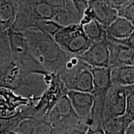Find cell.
I'll return each mask as SVG.
<instances>
[{
  "instance_id": "6da1fadb",
  "label": "cell",
  "mask_w": 134,
  "mask_h": 134,
  "mask_svg": "<svg viewBox=\"0 0 134 134\" xmlns=\"http://www.w3.org/2000/svg\"><path fill=\"white\" fill-rule=\"evenodd\" d=\"M34 58L49 74L58 73L64 67L71 55L61 49L54 38L36 28L23 32Z\"/></svg>"
},
{
  "instance_id": "7a4b0ae2",
  "label": "cell",
  "mask_w": 134,
  "mask_h": 134,
  "mask_svg": "<svg viewBox=\"0 0 134 134\" xmlns=\"http://www.w3.org/2000/svg\"><path fill=\"white\" fill-rule=\"evenodd\" d=\"M19 6L16 19L11 29L23 32L34 28L36 23L40 20H53L55 14L49 0L18 1Z\"/></svg>"
},
{
  "instance_id": "3957f363",
  "label": "cell",
  "mask_w": 134,
  "mask_h": 134,
  "mask_svg": "<svg viewBox=\"0 0 134 134\" xmlns=\"http://www.w3.org/2000/svg\"><path fill=\"white\" fill-rule=\"evenodd\" d=\"M57 74L68 91L91 93L93 90L91 67L78 56L71 55L64 67Z\"/></svg>"
},
{
  "instance_id": "277c9868",
  "label": "cell",
  "mask_w": 134,
  "mask_h": 134,
  "mask_svg": "<svg viewBox=\"0 0 134 134\" xmlns=\"http://www.w3.org/2000/svg\"><path fill=\"white\" fill-rule=\"evenodd\" d=\"M93 89L91 92L93 98V106L88 127L103 129L105 100L109 89L111 86L110 68H91Z\"/></svg>"
},
{
  "instance_id": "5b68a950",
  "label": "cell",
  "mask_w": 134,
  "mask_h": 134,
  "mask_svg": "<svg viewBox=\"0 0 134 134\" xmlns=\"http://www.w3.org/2000/svg\"><path fill=\"white\" fill-rule=\"evenodd\" d=\"M7 34L11 57L29 74H49L34 58L24 34L11 29L8 30Z\"/></svg>"
},
{
  "instance_id": "8992f818",
  "label": "cell",
  "mask_w": 134,
  "mask_h": 134,
  "mask_svg": "<svg viewBox=\"0 0 134 134\" xmlns=\"http://www.w3.org/2000/svg\"><path fill=\"white\" fill-rule=\"evenodd\" d=\"M53 38L65 52L75 56H80L92 44L80 24L63 27Z\"/></svg>"
},
{
  "instance_id": "52a82bcc",
  "label": "cell",
  "mask_w": 134,
  "mask_h": 134,
  "mask_svg": "<svg viewBox=\"0 0 134 134\" xmlns=\"http://www.w3.org/2000/svg\"><path fill=\"white\" fill-rule=\"evenodd\" d=\"M68 90L57 73L52 74L48 88L32 109V117H48L52 109Z\"/></svg>"
},
{
  "instance_id": "ba28073f",
  "label": "cell",
  "mask_w": 134,
  "mask_h": 134,
  "mask_svg": "<svg viewBox=\"0 0 134 134\" xmlns=\"http://www.w3.org/2000/svg\"><path fill=\"white\" fill-rule=\"evenodd\" d=\"M127 94L125 86L112 85L105 100L103 121L124 115L126 109Z\"/></svg>"
},
{
  "instance_id": "9c48e42d",
  "label": "cell",
  "mask_w": 134,
  "mask_h": 134,
  "mask_svg": "<svg viewBox=\"0 0 134 134\" xmlns=\"http://www.w3.org/2000/svg\"><path fill=\"white\" fill-rule=\"evenodd\" d=\"M39 99L26 98L9 89L0 88V117L11 116L21 107L36 105Z\"/></svg>"
},
{
  "instance_id": "30bf717a",
  "label": "cell",
  "mask_w": 134,
  "mask_h": 134,
  "mask_svg": "<svg viewBox=\"0 0 134 134\" xmlns=\"http://www.w3.org/2000/svg\"><path fill=\"white\" fill-rule=\"evenodd\" d=\"M78 57L91 68H109V50L107 37L102 41L92 43L85 52Z\"/></svg>"
},
{
  "instance_id": "8fae6325",
  "label": "cell",
  "mask_w": 134,
  "mask_h": 134,
  "mask_svg": "<svg viewBox=\"0 0 134 134\" xmlns=\"http://www.w3.org/2000/svg\"><path fill=\"white\" fill-rule=\"evenodd\" d=\"M107 41L109 50V68L122 66H134V49L108 35Z\"/></svg>"
},
{
  "instance_id": "7c38bea8",
  "label": "cell",
  "mask_w": 134,
  "mask_h": 134,
  "mask_svg": "<svg viewBox=\"0 0 134 134\" xmlns=\"http://www.w3.org/2000/svg\"><path fill=\"white\" fill-rule=\"evenodd\" d=\"M4 68L3 87L16 92L23 81L29 74L16 60L11 57L3 63Z\"/></svg>"
},
{
  "instance_id": "4fadbf2b",
  "label": "cell",
  "mask_w": 134,
  "mask_h": 134,
  "mask_svg": "<svg viewBox=\"0 0 134 134\" xmlns=\"http://www.w3.org/2000/svg\"><path fill=\"white\" fill-rule=\"evenodd\" d=\"M66 96L76 115L80 118L86 120L90 125L91 111L93 106V98L91 94L90 93L68 91Z\"/></svg>"
},
{
  "instance_id": "5bb4252c",
  "label": "cell",
  "mask_w": 134,
  "mask_h": 134,
  "mask_svg": "<svg viewBox=\"0 0 134 134\" xmlns=\"http://www.w3.org/2000/svg\"><path fill=\"white\" fill-rule=\"evenodd\" d=\"M83 16L75 6L73 0H65L62 7L55 8V14L52 21L62 27L80 24Z\"/></svg>"
},
{
  "instance_id": "9a60e30c",
  "label": "cell",
  "mask_w": 134,
  "mask_h": 134,
  "mask_svg": "<svg viewBox=\"0 0 134 134\" xmlns=\"http://www.w3.org/2000/svg\"><path fill=\"white\" fill-rule=\"evenodd\" d=\"M93 10L95 19L105 29L118 18V13L110 6L108 1H88Z\"/></svg>"
},
{
  "instance_id": "2e32d148",
  "label": "cell",
  "mask_w": 134,
  "mask_h": 134,
  "mask_svg": "<svg viewBox=\"0 0 134 134\" xmlns=\"http://www.w3.org/2000/svg\"><path fill=\"white\" fill-rule=\"evenodd\" d=\"M23 106L15 114L9 117H0V134L14 131L22 121L32 117V107Z\"/></svg>"
},
{
  "instance_id": "e0dca14e",
  "label": "cell",
  "mask_w": 134,
  "mask_h": 134,
  "mask_svg": "<svg viewBox=\"0 0 134 134\" xmlns=\"http://www.w3.org/2000/svg\"><path fill=\"white\" fill-rule=\"evenodd\" d=\"M19 3L14 0H0V29L7 32L12 27L18 11Z\"/></svg>"
},
{
  "instance_id": "ac0fdd59",
  "label": "cell",
  "mask_w": 134,
  "mask_h": 134,
  "mask_svg": "<svg viewBox=\"0 0 134 134\" xmlns=\"http://www.w3.org/2000/svg\"><path fill=\"white\" fill-rule=\"evenodd\" d=\"M107 35L117 40H124L128 38L134 31V27L127 20L118 17L105 29Z\"/></svg>"
},
{
  "instance_id": "d6986e66",
  "label": "cell",
  "mask_w": 134,
  "mask_h": 134,
  "mask_svg": "<svg viewBox=\"0 0 134 134\" xmlns=\"http://www.w3.org/2000/svg\"><path fill=\"white\" fill-rule=\"evenodd\" d=\"M112 85L127 86L134 85V66H122L110 68Z\"/></svg>"
},
{
  "instance_id": "ffe728a7",
  "label": "cell",
  "mask_w": 134,
  "mask_h": 134,
  "mask_svg": "<svg viewBox=\"0 0 134 134\" xmlns=\"http://www.w3.org/2000/svg\"><path fill=\"white\" fill-rule=\"evenodd\" d=\"M131 122L124 115L104 120L102 127L105 134H125Z\"/></svg>"
},
{
  "instance_id": "44dd1931",
  "label": "cell",
  "mask_w": 134,
  "mask_h": 134,
  "mask_svg": "<svg viewBox=\"0 0 134 134\" xmlns=\"http://www.w3.org/2000/svg\"><path fill=\"white\" fill-rule=\"evenodd\" d=\"M83 28L86 37L92 43L102 41L107 37L105 29L96 19L83 26Z\"/></svg>"
},
{
  "instance_id": "7402d4cb",
  "label": "cell",
  "mask_w": 134,
  "mask_h": 134,
  "mask_svg": "<svg viewBox=\"0 0 134 134\" xmlns=\"http://www.w3.org/2000/svg\"><path fill=\"white\" fill-rule=\"evenodd\" d=\"M62 27H63L52 20H40L37 22L34 28L47 34L53 37Z\"/></svg>"
},
{
  "instance_id": "603a6c76",
  "label": "cell",
  "mask_w": 134,
  "mask_h": 134,
  "mask_svg": "<svg viewBox=\"0 0 134 134\" xmlns=\"http://www.w3.org/2000/svg\"><path fill=\"white\" fill-rule=\"evenodd\" d=\"M127 94L126 109L124 115L130 122L134 120V85L125 87Z\"/></svg>"
},
{
  "instance_id": "cb8c5ba5",
  "label": "cell",
  "mask_w": 134,
  "mask_h": 134,
  "mask_svg": "<svg viewBox=\"0 0 134 134\" xmlns=\"http://www.w3.org/2000/svg\"><path fill=\"white\" fill-rule=\"evenodd\" d=\"M117 13L119 17L127 20L134 27V1H130L128 4Z\"/></svg>"
},
{
  "instance_id": "d4e9b609",
  "label": "cell",
  "mask_w": 134,
  "mask_h": 134,
  "mask_svg": "<svg viewBox=\"0 0 134 134\" xmlns=\"http://www.w3.org/2000/svg\"><path fill=\"white\" fill-rule=\"evenodd\" d=\"M0 52L11 57L7 32L0 29Z\"/></svg>"
},
{
  "instance_id": "484cf974",
  "label": "cell",
  "mask_w": 134,
  "mask_h": 134,
  "mask_svg": "<svg viewBox=\"0 0 134 134\" xmlns=\"http://www.w3.org/2000/svg\"><path fill=\"white\" fill-rule=\"evenodd\" d=\"M94 19H95L94 13L91 8L88 5V7L87 8V9L84 12L83 18H82V19L81 22H80V24L83 26L85 25L88 24L89 23H90V22Z\"/></svg>"
},
{
  "instance_id": "4316f807",
  "label": "cell",
  "mask_w": 134,
  "mask_h": 134,
  "mask_svg": "<svg viewBox=\"0 0 134 134\" xmlns=\"http://www.w3.org/2000/svg\"><path fill=\"white\" fill-rule=\"evenodd\" d=\"M110 6L118 12L130 2V0H111L108 1Z\"/></svg>"
},
{
  "instance_id": "83f0119b",
  "label": "cell",
  "mask_w": 134,
  "mask_h": 134,
  "mask_svg": "<svg viewBox=\"0 0 134 134\" xmlns=\"http://www.w3.org/2000/svg\"><path fill=\"white\" fill-rule=\"evenodd\" d=\"M120 42L124 43L129 47L134 49V31L130 36L124 40H119Z\"/></svg>"
},
{
  "instance_id": "f1b7e54d",
  "label": "cell",
  "mask_w": 134,
  "mask_h": 134,
  "mask_svg": "<svg viewBox=\"0 0 134 134\" xmlns=\"http://www.w3.org/2000/svg\"><path fill=\"white\" fill-rule=\"evenodd\" d=\"M85 134H105L103 129H92L88 127Z\"/></svg>"
},
{
  "instance_id": "f546056e",
  "label": "cell",
  "mask_w": 134,
  "mask_h": 134,
  "mask_svg": "<svg viewBox=\"0 0 134 134\" xmlns=\"http://www.w3.org/2000/svg\"><path fill=\"white\" fill-rule=\"evenodd\" d=\"M4 68L3 65L0 64V88L3 87V77H4Z\"/></svg>"
},
{
  "instance_id": "4dcf8cb0",
  "label": "cell",
  "mask_w": 134,
  "mask_h": 134,
  "mask_svg": "<svg viewBox=\"0 0 134 134\" xmlns=\"http://www.w3.org/2000/svg\"><path fill=\"white\" fill-rule=\"evenodd\" d=\"M11 57L8 56L7 55H5L4 53L0 52V64H2V63L5 62L6 60H9Z\"/></svg>"
},
{
  "instance_id": "1f68e13d",
  "label": "cell",
  "mask_w": 134,
  "mask_h": 134,
  "mask_svg": "<svg viewBox=\"0 0 134 134\" xmlns=\"http://www.w3.org/2000/svg\"><path fill=\"white\" fill-rule=\"evenodd\" d=\"M125 134H134V120L128 127Z\"/></svg>"
},
{
  "instance_id": "d6a6232c",
  "label": "cell",
  "mask_w": 134,
  "mask_h": 134,
  "mask_svg": "<svg viewBox=\"0 0 134 134\" xmlns=\"http://www.w3.org/2000/svg\"><path fill=\"white\" fill-rule=\"evenodd\" d=\"M4 134H18L16 132H15L14 131H12V132H8V133H5Z\"/></svg>"
}]
</instances>
